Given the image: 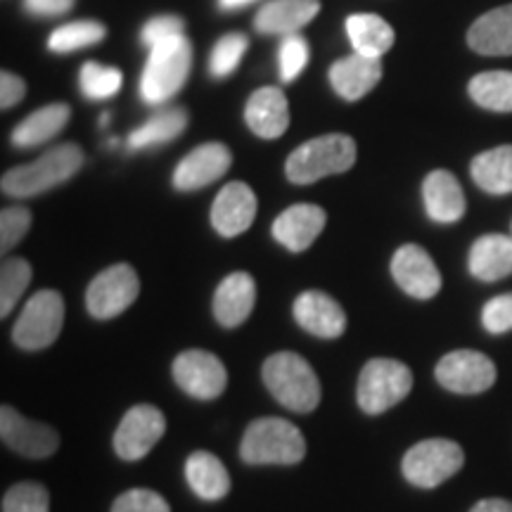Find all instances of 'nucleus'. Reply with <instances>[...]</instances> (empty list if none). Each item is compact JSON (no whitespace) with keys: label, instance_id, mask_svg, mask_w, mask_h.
<instances>
[{"label":"nucleus","instance_id":"obj_17","mask_svg":"<svg viewBox=\"0 0 512 512\" xmlns=\"http://www.w3.org/2000/svg\"><path fill=\"white\" fill-rule=\"evenodd\" d=\"M256 219V195L247 183H228L216 195L211 207V226L223 238H238L247 233Z\"/></svg>","mask_w":512,"mask_h":512},{"label":"nucleus","instance_id":"obj_2","mask_svg":"<svg viewBox=\"0 0 512 512\" xmlns=\"http://www.w3.org/2000/svg\"><path fill=\"white\" fill-rule=\"evenodd\" d=\"M240 456L247 465H297L306 456V439L290 420L259 418L245 430Z\"/></svg>","mask_w":512,"mask_h":512},{"label":"nucleus","instance_id":"obj_13","mask_svg":"<svg viewBox=\"0 0 512 512\" xmlns=\"http://www.w3.org/2000/svg\"><path fill=\"white\" fill-rule=\"evenodd\" d=\"M0 437L3 444L12 448L24 458H48L53 456L60 446V434L50 425L24 418L22 413L5 403L0 408Z\"/></svg>","mask_w":512,"mask_h":512},{"label":"nucleus","instance_id":"obj_20","mask_svg":"<svg viewBox=\"0 0 512 512\" xmlns=\"http://www.w3.org/2000/svg\"><path fill=\"white\" fill-rule=\"evenodd\" d=\"M256 304V283L249 273H230L214 294V316L223 328H238L252 316Z\"/></svg>","mask_w":512,"mask_h":512},{"label":"nucleus","instance_id":"obj_28","mask_svg":"<svg viewBox=\"0 0 512 512\" xmlns=\"http://www.w3.org/2000/svg\"><path fill=\"white\" fill-rule=\"evenodd\" d=\"M472 181L491 195L512 192V145H501L472 159Z\"/></svg>","mask_w":512,"mask_h":512},{"label":"nucleus","instance_id":"obj_33","mask_svg":"<svg viewBox=\"0 0 512 512\" xmlns=\"http://www.w3.org/2000/svg\"><path fill=\"white\" fill-rule=\"evenodd\" d=\"M31 266L24 259H5L0 268V316L8 318L22 294L29 290Z\"/></svg>","mask_w":512,"mask_h":512},{"label":"nucleus","instance_id":"obj_8","mask_svg":"<svg viewBox=\"0 0 512 512\" xmlns=\"http://www.w3.org/2000/svg\"><path fill=\"white\" fill-rule=\"evenodd\" d=\"M64 323V302L62 294L55 290H41L24 304L19 313L12 339L19 349L24 351H41L55 344L60 337Z\"/></svg>","mask_w":512,"mask_h":512},{"label":"nucleus","instance_id":"obj_26","mask_svg":"<svg viewBox=\"0 0 512 512\" xmlns=\"http://www.w3.org/2000/svg\"><path fill=\"white\" fill-rule=\"evenodd\" d=\"M185 479L202 501H221L230 491V475L226 465L214 453L195 451L185 460Z\"/></svg>","mask_w":512,"mask_h":512},{"label":"nucleus","instance_id":"obj_14","mask_svg":"<svg viewBox=\"0 0 512 512\" xmlns=\"http://www.w3.org/2000/svg\"><path fill=\"white\" fill-rule=\"evenodd\" d=\"M392 275L396 285L401 287L408 297L427 299L437 297L441 290V273L430 254L420 245H403L396 249L392 259Z\"/></svg>","mask_w":512,"mask_h":512},{"label":"nucleus","instance_id":"obj_15","mask_svg":"<svg viewBox=\"0 0 512 512\" xmlns=\"http://www.w3.org/2000/svg\"><path fill=\"white\" fill-rule=\"evenodd\" d=\"M233 155L223 143H204L188 152L174 171V188L192 192L207 188L228 174Z\"/></svg>","mask_w":512,"mask_h":512},{"label":"nucleus","instance_id":"obj_30","mask_svg":"<svg viewBox=\"0 0 512 512\" xmlns=\"http://www.w3.org/2000/svg\"><path fill=\"white\" fill-rule=\"evenodd\" d=\"M188 126V114L181 107V110H162L157 114H152L150 119L145 121L143 126L136 128L126 140V147L131 152L138 150H147V147H155V145H164L169 140H174L181 136Z\"/></svg>","mask_w":512,"mask_h":512},{"label":"nucleus","instance_id":"obj_45","mask_svg":"<svg viewBox=\"0 0 512 512\" xmlns=\"http://www.w3.org/2000/svg\"><path fill=\"white\" fill-rule=\"evenodd\" d=\"M249 3H254V0H219L221 10H238V8H245Z\"/></svg>","mask_w":512,"mask_h":512},{"label":"nucleus","instance_id":"obj_6","mask_svg":"<svg viewBox=\"0 0 512 512\" xmlns=\"http://www.w3.org/2000/svg\"><path fill=\"white\" fill-rule=\"evenodd\" d=\"M413 373L396 358H373L358 375L356 399L363 413L382 415L411 394Z\"/></svg>","mask_w":512,"mask_h":512},{"label":"nucleus","instance_id":"obj_38","mask_svg":"<svg viewBox=\"0 0 512 512\" xmlns=\"http://www.w3.org/2000/svg\"><path fill=\"white\" fill-rule=\"evenodd\" d=\"M31 211L27 207H5L0 211V249L10 252L29 233Z\"/></svg>","mask_w":512,"mask_h":512},{"label":"nucleus","instance_id":"obj_34","mask_svg":"<svg viewBox=\"0 0 512 512\" xmlns=\"http://www.w3.org/2000/svg\"><path fill=\"white\" fill-rule=\"evenodd\" d=\"M81 93L86 95L88 100H107L114 98L119 93L121 83H124V76L117 67H105V64L98 62H86L81 67Z\"/></svg>","mask_w":512,"mask_h":512},{"label":"nucleus","instance_id":"obj_43","mask_svg":"<svg viewBox=\"0 0 512 512\" xmlns=\"http://www.w3.org/2000/svg\"><path fill=\"white\" fill-rule=\"evenodd\" d=\"M24 8L36 17H57L74 8V0H24Z\"/></svg>","mask_w":512,"mask_h":512},{"label":"nucleus","instance_id":"obj_40","mask_svg":"<svg viewBox=\"0 0 512 512\" xmlns=\"http://www.w3.org/2000/svg\"><path fill=\"white\" fill-rule=\"evenodd\" d=\"M482 323L491 335H503L512 330V292L494 297L482 311Z\"/></svg>","mask_w":512,"mask_h":512},{"label":"nucleus","instance_id":"obj_32","mask_svg":"<svg viewBox=\"0 0 512 512\" xmlns=\"http://www.w3.org/2000/svg\"><path fill=\"white\" fill-rule=\"evenodd\" d=\"M105 36H107L105 24L95 22V19L69 22L64 24V27L53 31V36L48 38V50H53L57 55H67L86 46H95V43H100Z\"/></svg>","mask_w":512,"mask_h":512},{"label":"nucleus","instance_id":"obj_29","mask_svg":"<svg viewBox=\"0 0 512 512\" xmlns=\"http://www.w3.org/2000/svg\"><path fill=\"white\" fill-rule=\"evenodd\" d=\"M347 34L354 53L368 57H382L394 46V29L392 24L384 22L380 15H351L347 19Z\"/></svg>","mask_w":512,"mask_h":512},{"label":"nucleus","instance_id":"obj_24","mask_svg":"<svg viewBox=\"0 0 512 512\" xmlns=\"http://www.w3.org/2000/svg\"><path fill=\"white\" fill-rule=\"evenodd\" d=\"M467 43L479 55H512V5L486 12L467 31Z\"/></svg>","mask_w":512,"mask_h":512},{"label":"nucleus","instance_id":"obj_12","mask_svg":"<svg viewBox=\"0 0 512 512\" xmlns=\"http://www.w3.org/2000/svg\"><path fill=\"white\" fill-rule=\"evenodd\" d=\"M166 432V418L152 403L128 408L114 432V451L121 460H140L159 444Z\"/></svg>","mask_w":512,"mask_h":512},{"label":"nucleus","instance_id":"obj_23","mask_svg":"<svg viewBox=\"0 0 512 512\" xmlns=\"http://www.w3.org/2000/svg\"><path fill=\"white\" fill-rule=\"evenodd\" d=\"M427 216L434 223H456L465 216V195L458 178L444 169L432 171L422 183Z\"/></svg>","mask_w":512,"mask_h":512},{"label":"nucleus","instance_id":"obj_16","mask_svg":"<svg viewBox=\"0 0 512 512\" xmlns=\"http://www.w3.org/2000/svg\"><path fill=\"white\" fill-rule=\"evenodd\" d=\"M297 320L309 335L318 339H337L347 330V313L330 294L318 290H306L294 299L292 306Z\"/></svg>","mask_w":512,"mask_h":512},{"label":"nucleus","instance_id":"obj_11","mask_svg":"<svg viewBox=\"0 0 512 512\" xmlns=\"http://www.w3.org/2000/svg\"><path fill=\"white\" fill-rule=\"evenodd\" d=\"M174 380L185 394L200 401L219 399L228 387V373L221 358L204 349H188L176 356Z\"/></svg>","mask_w":512,"mask_h":512},{"label":"nucleus","instance_id":"obj_35","mask_svg":"<svg viewBox=\"0 0 512 512\" xmlns=\"http://www.w3.org/2000/svg\"><path fill=\"white\" fill-rule=\"evenodd\" d=\"M247 36L245 34H226L216 43L209 57V72L216 79H226L240 67L242 57L247 53Z\"/></svg>","mask_w":512,"mask_h":512},{"label":"nucleus","instance_id":"obj_4","mask_svg":"<svg viewBox=\"0 0 512 512\" xmlns=\"http://www.w3.org/2000/svg\"><path fill=\"white\" fill-rule=\"evenodd\" d=\"M356 164V140L347 133H328L299 145L287 157V178L297 185L316 183L325 176L349 171Z\"/></svg>","mask_w":512,"mask_h":512},{"label":"nucleus","instance_id":"obj_36","mask_svg":"<svg viewBox=\"0 0 512 512\" xmlns=\"http://www.w3.org/2000/svg\"><path fill=\"white\" fill-rule=\"evenodd\" d=\"M3 512H50L48 489L38 482H19L3 496Z\"/></svg>","mask_w":512,"mask_h":512},{"label":"nucleus","instance_id":"obj_39","mask_svg":"<svg viewBox=\"0 0 512 512\" xmlns=\"http://www.w3.org/2000/svg\"><path fill=\"white\" fill-rule=\"evenodd\" d=\"M112 512H171V508L157 491L131 489L112 503Z\"/></svg>","mask_w":512,"mask_h":512},{"label":"nucleus","instance_id":"obj_31","mask_svg":"<svg viewBox=\"0 0 512 512\" xmlns=\"http://www.w3.org/2000/svg\"><path fill=\"white\" fill-rule=\"evenodd\" d=\"M470 98L491 112H512V72H482L470 81Z\"/></svg>","mask_w":512,"mask_h":512},{"label":"nucleus","instance_id":"obj_41","mask_svg":"<svg viewBox=\"0 0 512 512\" xmlns=\"http://www.w3.org/2000/svg\"><path fill=\"white\" fill-rule=\"evenodd\" d=\"M183 19L176 17V15H159V17H152L150 22L145 24L143 31H140V38H143V43L147 48H155L159 43L169 41V38L174 36H181L183 34Z\"/></svg>","mask_w":512,"mask_h":512},{"label":"nucleus","instance_id":"obj_3","mask_svg":"<svg viewBox=\"0 0 512 512\" xmlns=\"http://www.w3.org/2000/svg\"><path fill=\"white\" fill-rule=\"evenodd\" d=\"M83 166V152L79 145L67 143L57 145L53 150H48L46 155H41L36 162L22 164L10 169L3 176V192L17 200L24 197H36L41 192H48L57 188V185L69 181L76 171Z\"/></svg>","mask_w":512,"mask_h":512},{"label":"nucleus","instance_id":"obj_9","mask_svg":"<svg viewBox=\"0 0 512 512\" xmlns=\"http://www.w3.org/2000/svg\"><path fill=\"white\" fill-rule=\"evenodd\" d=\"M140 294V280L133 266L114 264L105 268L86 292L88 313L95 320H112L128 311Z\"/></svg>","mask_w":512,"mask_h":512},{"label":"nucleus","instance_id":"obj_42","mask_svg":"<svg viewBox=\"0 0 512 512\" xmlns=\"http://www.w3.org/2000/svg\"><path fill=\"white\" fill-rule=\"evenodd\" d=\"M24 95H27V83H24V79H19L12 72L0 74V107L3 110L19 105L24 100Z\"/></svg>","mask_w":512,"mask_h":512},{"label":"nucleus","instance_id":"obj_5","mask_svg":"<svg viewBox=\"0 0 512 512\" xmlns=\"http://www.w3.org/2000/svg\"><path fill=\"white\" fill-rule=\"evenodd\" d=\"M192 67V46L181 36L169 38L150 48L143 76H140V95L147 105H162L181 91L188 81Z\"/></svg>","mask_w":512,"mask_h":512},{"label":"nucleus","instance_id":"obj_10","mask_svg":"<svg viewBox=\"0 0 512 512\" xmlns=\"http://www.w3.org/2000/svg\"><path fill=\"white\" fill-rule=\"evenodd\" d=\"M437 382L453 394L475 396L494 387L496 366L489 356L472 349H458L446 354L434 368Z\"/></svg>","mask_w":512,"mask_h":512},{"label":"nucleus","instance_id":"obj_46","mask_svg":"<svg viewBox=\"0 0 512 512\" xmlns=\"http://www.w3.org/2000/svg\"><path fill=\"white\" fill-rule=\"evenodd\" d=\"M107 121H110V114H102V117H100V124H102V126H105V124H107Z\"/></svg>","mask_w":512,"mask_h":512},{"label":"nucleus","instance_id":"obj_18","mask_svg":"<svg viewBox=\"0 0 512 512\" xmlns=\"http://www.w3.org/2000/svg\"><path fill=\"white\" fill-rule=\"evenodd\" d=\"M328 216L318 204H292L273 221V238L290 252L309 249L323 233Z\"/></svg>","mask_w":512,"mask_h":512},{"label":"nucleus","instance_id":"obj_25","mask_svg":"<svg viewBox=\"0 0 512 512\" xmlns=\"http://www.w3.org/2000/svg\"><path fill=\"white\" fill-rule=\"evenodd\" d=\"M470 273L484 283H496L512 275V238L508 235H484L470 249L467 259Z\"/></svg>","mask_w":512,"mask_h":512},{"label":"nucleus","instance_id":"obj_21","mask_svg":"<svg viewBox=\"0 0 512 512\" xmlns=\"http://www.w3.org/2000/svg\"><path fill=\"white\" fill-rule=\"evenodd\" d=\"M245 119L259 138H280L290 126V105L285 93L271 86L256 91L245 107Z\"/></svg>","mask_w":512,"mask_h":512},{"label":"nucleus","instance_id":"obj_1","mask_svg":"<svg viewBox=\"0 0 512 512\" xmlns=\"http://www.w3.org/2000/svg\"><path fill=\"white\" fill-rule=\"evenodd\" d=\"M261 375H264V384L273 394V399L287 411L306 415L318 408L320 382L316 370L309 366L304 356L292 354V351L268 356Z\"/></svg>","mask_w":512,"mask_h":512},{"label":"nucleus","instance_id":"obj_37","mask_svg":"<svg viewBox=\"0 0 512 512\" xmlns=\"http://www.w3.org/2000/svg\"><path fill=\"white\" fill-rule=\"evenodd\" d=\"M278 62H280V79L285 83H292L294 79H299V74H302L306 64H309V43H306V38L299 34L285 36L278 50Z\"/></svg>","mask_w":512,"mask_h":512},{"label":"nucleus","instance_id":"obj_22","mask_svg":"<svg viewBox=\"0 0 512 512\" xmlns=\"http://www.w3.org/2000/svg\"><path fill=\"white\" fill-rule=\"evenodd\" d=\"M318 10V0H271L256 12L254 27L266 36H290L313 22Z\"/></svg>","mask_w":512,"mask_h":512},{"label":"nucleus","instance_id":"obj_44","mask_svg":"<svg viewBox=\"0 0 512 512\" xmlns=\"http://www.w3.org/2000/svg\"><path fill=\"white\" fill-rule=\"evenodd\" d=\"M470 512H512V503L505 498H484Z\"/></svg>","mask_w":512,"mask_h":512},{"label":"nucleus","instance_id":"obj_27","mask_svg":"<svg viewBox=\"0 0 512 512\" xmlns=\"http://www.w3.org/2000/svg\"><path fill=\"white\" fill-rule=\"evenodd\" d=\"M72 119V110L64 102L41 107L31 117H27L12 131V145L15 147H36L53 140L57 133Z\"/></svg>","mask_w":512,"mask_h":512},{"label":"nucleus","instance_id":"obj_19","mask_svg":"<svg viewBox=\"0 0 512 512\" xmlns=\"http://www.w3.org/2000/svg\"><path fill=\"white\" fill-rule=\"evenodd\" d=\"M330 83L344 100H361L382 79V57L347 55L330 67Z\"/></svg>","mask_w":512,"mask_h":512},{"label":"nucleus","instance_id":"obj_7","mask_svg":"<svg viewBox=\"0 0 512 512\" xmlns=\"http://www.w3.org/2000/svg\"><path fill=\"white\" fill-rule=\"evenodd\" d=\"M465 465V451L451 439H425L408 448L403 456V477L418 489H437L458 475Z\"/></svg>","mask_w":512,"mask_h":512}]
</instances>
